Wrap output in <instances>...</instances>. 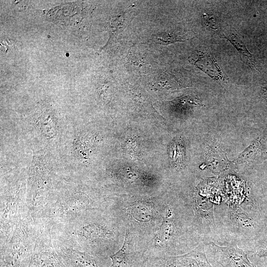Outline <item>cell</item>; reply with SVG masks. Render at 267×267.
Here are the masks:
<instances>
[{
    "label": "cell",
    "mask_w": 267,
    "mask_h": 267,
    "mask_svg": "<svg viewBox=\"0 0 267 267\" xmlns=\"http://www.w3.org/2000/svg\"><path fill=\"white\" fill-rule=\"evenodd\" d=\"M220 37L226 39L237 49L242 59L251 69L257 70L254 55L248 50L245 44L239 37L232 33H221Z\"/></svg>",
    "instance_id": "obj_9"
},
{
    "label": "cell",
    "mask_w": 267,
    "mask_h": 267,
    "mask_svg": "<svg viewBox=\"0 0 267 267\" xmlns=\"http://www.w3.org/2000/svg\"><path fill=\"white\" fill-rule=\"evenodd\" d=\"M163 200L150 198H132L111 204V215L146 244L162 221Z\"/></svg>",
    "instance_id": "obj_2"
},
{
    "label": "cell",
    "mask_w": 267,
    "mask_h": 267,
    "mask_svg": "<svg viewBox=\"0 0 267 267\" xmlns=\"http://www.w3.org/2000/svg\"><path fill=\"white\" fill-rule=\"evenodd\" d=\"M189 62L218 83H226L228 78L224 74L210 50H196L189 57Z\"/></svg>",
    "instance_id": "obj_8"
},
{
    "label": "cell",
    "mask_w": 267,
    "mask_h": 267,
    "mask_svg": "<svg viewBox=\"0 0 267 267\" xmlns=\"http://www.w3.org/2000/svg\"><path fill=\"white\" fill-rule=\"evenodd\" d=\"M255 254L259 257H267V237L257 244L255 247Z\"/></svg>",
    "instance_id": "obj_12"
},
{
    "label": "cell",
    "mask_w": 267,
    "mask_h": 267,
    "mask_svg": "<svg viewBox=\"0 0 267 267\" xmlns=\"http://www.w3.org/2000/svg\"><path fill=\"white\" fill-rule=\"evenodd\" d=\"M202 21L204 26L210 30L220 34L221 28L217 16L212 13L205 12L202 15Z\"/></svg>",
    "instance_id": "obj_11"
},
{
    "label": "cell",
    "mask_w": 267,
    "mask_h": 267,
    "mask_svg": "<svg viewBox=\"0 0 267 267\" xmlns=\"http://www.w3.org/2000/svg\"><path fill=\"white\" fill-rule=\"evenodd\" d=\"M264 92L267 93V84L264 87Z\"/></svg>",
    "instance_id": "obj_13"
},
{
    "label": "cell",
    "mask_w": 267,
    "mask_h": 267,
    "mask_svg": "<svg viewBox=\"0 0 267 267\" xmlns=\"http://www.w3.org/2000/svg\"><path fill=\"white\" fill-rule=\"evenodd\" d=\"M32 252L28 267H66L53 249L50 238L40 236Z\"/></svg>",
    "instance_id": "obj_6"
},
{
    "label": "cell",
    "mask_w": 267,
    "mask_h": 267,
    "mask_svg": "<svg viewBox=\"0 0 267 267\" xmlns=\"http://www.w3.org/2000/svg\"><path fill=\"white\" fill-rule=\"evenodd\" d=\"M145 243L138 237L126 229L121 247L110 256V267H140L145 259Z\"/></svg>",
    "instance_id": "obj_4"
},
{
    "label": "cell",
    "mask_w": 267,
    "mask_h": 267,
    "mask_svg": "<svg viewBox=\"0 0 267 267\" xmlns=\"http://www.w3.org/2000/svg\"><path fill=\"white\" fill-rule=\"evenodd\" d=\"M144 261H145V259L143 261V262H142L140 267H144Z\"/></svg>",
    "instance_id": "obj_14"
},
{
    "label": "cell",
    "mask_w": 267,
    "mask_h": 267,
    "mask_svg": "<svg viewBox=\"0 0 267 267\" xmlns=\"http://www.w3.org/2000/svg\"><path fill=\"white\" fill-rule=\"evenodd\" d=\"M213 260L222 267H255L248 254L236 244L220 246L213 241L205 243Z\"/></svg>",
    "instance_id": "obj_5"
},
{
    "label": "cell",
    "mask_w": 267,
    "mask_h": 267,
    "mask_svg": "<svg viewBox=\"0 0 267 267\" xmlns=\"http://www.w3.org/2000/svg\"><path fill=\"white\" fill-rule=\"evenodd\" d=\"M205 243L182 255L145 258L144 267H213L205 253Z\"/></svg>",
    "instance_id": "obj_3"
},
{
    "label": "cell",
    "mask_w": 267,
    "mask_h": 267,
    "mask_svg": "<svg viewBox=\"0 0 267 267\" xmlns=\"http://www.w3.org/2000/svg\"><path fill=\"white\" fill-rule=\"evenodd\" d=\"M154 41L156 43L167 45L178 42H184L188 37L183 33L178 31L162 32L153 36Z\"/></svg>",
    "instance_id": "obj_10"
},
{
    "label": "cell",
    "mask_w": 267,
    "mask_h": 267,
    "mask_svg": "<svg viewBox=\"0 0 267 267\" xmlns=\"http://www.w3.org/2000/svg\"><path fill=\"white\" fill-rule=\"evenodd\" d=\"M58 255L66 267H107L104 257L92 252L63 248Z\"/></svg>",
    "instance_id": "obj_7"
},
{
    "label": "cell",
    "mask_w": 267,
    "mask_h": 267,
    "mask_svg": "<svg viewBox=\"0 0 267 267\" xmlns=\"http://www.w3.org/2000/svg\"><path fill=\"white\" fill-rule=\"evenodd\" d=\"M162 222L146 246V258L186 253L204 241L185 202L163 200Z\"/></svg>",
    "instance_id": "obj_1"
}]
</instances>
